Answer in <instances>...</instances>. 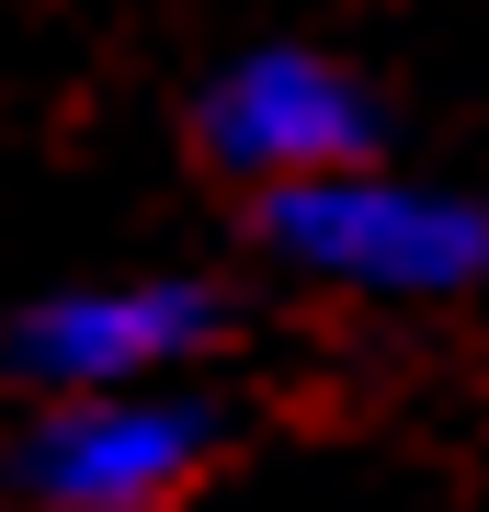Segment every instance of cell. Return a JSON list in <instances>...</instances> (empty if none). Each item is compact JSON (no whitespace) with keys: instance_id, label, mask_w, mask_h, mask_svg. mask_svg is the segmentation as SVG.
Returning a JSON list of instances; mask_svg holds the SVG:
<instances>
[{"instance_id":"obj_3","label":"cell","mask_w":489,"mask_h":512,"mask_svg":"<svg viewBox=\"0 0 489 512\" xmlns=\"http://www.w3.org/2000/svg\"><path fill=\"white\" fill-rule=\"evenodd\" d=\"M228 296L205 274H103L57 285L0 330V376L23 399H137V387H182L194 353H217Z\"/></svg>"},{"instance_id":"obj_2","label":"cell","mask_w":489,"mask_h":512,"mask_svg":"<svg viewBox=\"0 0 489 512\" xmlns=\"http://www.w3.org/2000/svg\"><path fill=\"white\" fill-rule=\"evenodd\" d=\"M228 456V399L205 387H137V399H46L23 410L12 478L23 512H171Z\"/></svg>"},{"instance_id":"obj_1","label":"cell","mask_w":489,"mask_h":512,"mask_svg":"<svg viewBox=\"0 0 489 512\" xmlns=\"http://www.w3.org/2000/svg\"><path fill=\"white\" fill-rule=\"evenodd\" d=\"M262 251L330 296L455 308V296H489V194L410 183V171H330V183L262 194Z\"/></svg>"},{"instance_id":"obj_4","label":"cell","mask_w":489,"mask_h":512,"mask_svg":"<svg viewBox=\"0 0 489 512\" xmlns=\"http://www.w3.org/2000/svg\"><path fill=\"white\" fill-rule=\"evenodd\" d=\"M194 148H205V171H228L251 194H296V183H330V171H376L387 114L342 57L251 46L194 92Z\"/></svg>"}]
</instances>
